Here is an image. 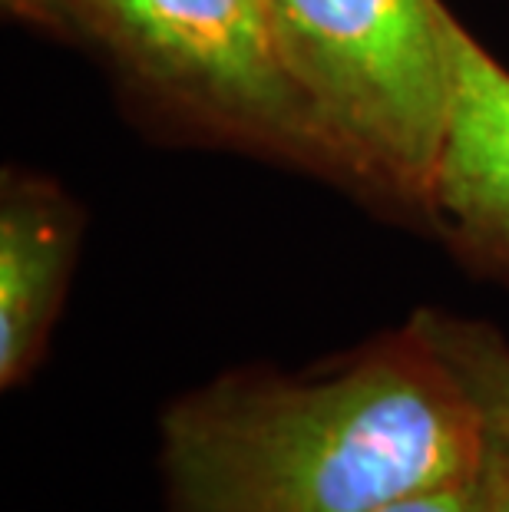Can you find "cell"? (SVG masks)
I'll use <instances>...</instances> for the list:
<instances>
[{"label": "cell", "mask_w": 509, "mask_h": 512, "mask_svg": "<svg viewBox=\"0 0 509 512\" xmlns=\"http://www.w3.org/2000/svg\"><path fill=\"white\" fill-rule=\"evenodd\" d=\"M377 512H483L480 473L467 479H453V483L443 486L420 489V493H410Z\"/></svg>", "instance_id": "7"}, {"label": "cell", "mask_w": 509, "mask_h": 512, "mask_svg": "<svg viewBox=\"0 0 509 512\" xmlns=\"http://www.w3.org/2000/svg\"><path fill=\"white\" fill-rule=\"evenodd\" d=\"M414 328L453 370L460 387L480 407L483 420L509 427V341L493 324L424 308L410 314Z\"/></svg>", "instance_id": "6"}, {"label": "cell", "mask_w": 509, "mask_h": 512, "mask_svg": "<svg viewBox=\"0 0 509 512\" xmlns=\"http://www.w3.org/2000/svg\"><path fill=\"white\" fill-rule=\"evenodd\" d=\"M179 110L245 143L331 166L281 63L268 0H43Z\"/></svg>", "instance_id": "3"}, {"label": "cell", "mask_w": 509, "mask_h": 512, "mask_svg": "<svg viewBox=\"0 0 509 512\" xmlns=\"http://www.w3.org/2000/svg\"><path fill=\"white\" fill-rule=\"evenodd\" d=\"M73 225L47 192L10 185L0 212V384L30 377L57 324L73 265Z\"/></svg>", "instance_id": "5"}, {"label": "cell", "mask_w": 509, "mask_h": 512, "mask_svg": "<svg viewBox=\"0 0 509 512\" xmlns=\"http://www.w3.org/2000/svg\"><path fill=\"white\" fill-rule=\"evenodd\" d=\"M483 512H509V427L486 420V443L480 463Z\"/></svg>", "instance_id": "8"}, {"label": "cell", "mask_w": 509, "mask_h": 512, "mask_svg": "<svg viewBox=\"0 0 509 512\" xmlns=\"http://www.w3.org/2000/svg\"><path fill=\"white\" fill-rule=\"evenodd\" d=\"M450 106L424 209L476 265L509 278V70L447 14Z\"/></svg>", "instance_id": "4"}, {"label": "cell", "mask_w": 509, "mask_h": 512, "mask_svg": "<svg viewBox=\"0 0 509 512\" xmlns=\"http://www.w3.org/2000/svg\"><path fill=\"white\" fill-rule=\"evenodd\" d=\"M159 437L169 512H377L480 473L486 420L407 321L305 374L215 377Z\"/></svg>", "instance_id": "1"}, {"label": "cell", "mask_w": 509, "mask_h": 512, "mask_svg": "<svg viewBox=\"0 0 509 512\" xmlns=\"http://www.w3.org/2000/svg\"><path fill=\"white\" fill-rule=\"evenodd\" d=\"M281 63L334 169L424 209L450 106L440 0H268Z\"/></svg>", "instance_id": "2"}]
</instances>
